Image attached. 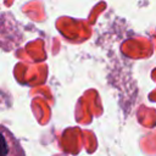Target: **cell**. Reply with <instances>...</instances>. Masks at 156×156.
<instances>
[{
	"mask_svg": "<svg viewBox=\"0 0 156 156\" xmlns=\"http://www.w3.org/2000/svg\"><path fill=\"white\" fill-rule=\"evenodd\" d=\"M2 133V156H24V152L20 145V143L15 139V136L5 128H1Z\"/></svg>",
	"mask_w": 156,
	"mask_h": 156,
	"instance_id": "obj_1",
	"label": "cell"
}]
</instances>
